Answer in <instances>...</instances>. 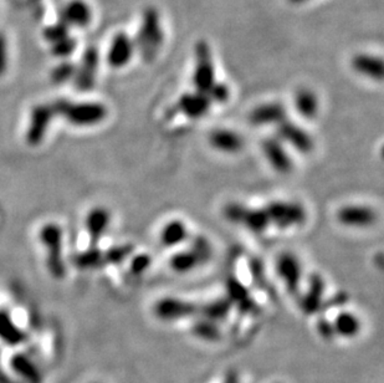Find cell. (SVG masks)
Wrapping results in <instances>:
<instances>
[{
    "mask_svg": "<svg viewBox=\"0 0 384 383\" xmlns=\"http://www.w3.org/2000/svg\"><path fill=\"white\" fill-rule=\"evenodd\" d=\"M135 46L136 52L141 55L146 63H150L157 58L164 41L161 15L156 8H147L142 13L141 25L138 29Z\"/></svg>",
    "mask_w": 384,
    "mask_h": 383,
    "instance_id": "1",
    "label": "cell"
},
{
    "mask_svg": "<svg viewBox=\"0 0 384 383\" xmlns=\"http://www.w3.org/2000/svg\"><path fill=\"white\" fill-rule=\"evenodd\" d=\"M55 113L76 127H92L100 124L107 117V107L96 101L74 102L70 100H58L52 105Z\"/></svg>",
    "mask_w": 384,
    "mask_h": 383,
    "instance_id": "2",
    "label": "cell"
},
{
    "mask_svg": "<svg viewBox=\"0 0 384 383\" xmlns=\"http://www.w3.org/2000/svg\"><path fill=\"white\" fill-rule=\"evenodd\" d=\"M223 217L230 224L247 229L255 235L267 233L270 221L264 207L255 208L241 201H229L223 208Z\"/></svg>",
    "mask_w": 384,
    "mask_h": 383,
    "instance_id": "3",
    "label": "cell"
},
{
    "mask_svg": "<svg viewBox=\"0 0 384 383\" xmlns=\"http://www.w3.org/2000/svg\"><path fill=\"white\" fill-rule=\"evenodd\" d=\"M264 209L269 217L270 227L280 230L302 227L308 218L306 207L300 201L276 199L269 201Z\"/></svg>",
    "mask_w": 384,
    "mask_h": 383,
    "instance_id": "4",
    "label": "cell"
},
{
    "mask_svg": "<svg viewBox=\"0 0 384 383\" xmlns=\"http://www.w3.org/2000/svg\"><path fill=\"white\" fill-rule=\"evenodd\" d=\"M194 90L207 92L216 83L215 66L212 49L207 41H198L194 47V69L192 75Z\"/></svg>",
    "mask_w": 384,
    "mask_h": 383,
    "instance_id": "5",
    "label": "cell"
},
{
    "mask_svg": "<svg viewBox=\"0 0 384 383\" xmlns=\"http://www.w3.org/2000/svg\"><path fill=\"white\" fill-rule=\"evenodd\" d=\"M276 274L291 295H297L304 278L302 263L296 254L282 252L275 263Z\"/></svg>",
    "mask_w": 384,
    "mask_h": 383,
    "instance_id": "6",
    "label": "cell"
},
{
    "mask_svg": "<svg viewBox=\"0 0 384 383\" xmlns=\"http://www.w3.org/2000/svg\"><path fill=\"white\" fill-rule=\"evenodd\" d=\"M336 219L341 226L351 229H367L377 223L378 213L368 204L352 203L342 206L336 213Z\"/></svg>",
    "mask_w": 384,
    "mask_h": 383,
    "instance_id": "7",
    "label": "cell"
},
{
    "mask_svg": "<svg viewBox=\"0 0 384 383\" xmlns=\"http://www.w3.org/2000/svg\"><path fill=\"white\" fill-rule=\"evenodd\" d=\"M276 137L280 138L287 147H291L301 155H310L315 150L313 135L301 124L293 122L289 118L276 127Z\"/></svg>",
    "mask_w": 384,
    "mask_h": 383,
    "instance_id": "8",
    "label": "cell"
},
{
    "mask_svg": "<svg viewBox=\"0 0 384 383\" xmlns=\"http://www.w3.org/2000/svg\"><path fill=\"white\" fill-rule=\"evenodd\" d=\"M261 152L267 164L279 175H290L293 171V160L286 144L278 137H267L261 141Z\"/></svg>",
    "mask_w": 384,
    "mask_h": 383,
    "instance_id": "9",
    "label": "cell"
},
{
    "mask_svg": "<svg viewBox=\"0 0 384 383\" xmlns=\"http://www.w3.org/2000/svg\"><path fill=\"white\" fill-rule=\"evenodd\" d=\"M199 305L188 300L167 296L158 300L155 305V315L164 322H173L184 318H196Z\"/></svg>",
    "mask_w": 384,
    "mask_h": 383,
    "instance_id": "10",
    "label": "cell"
},
{
    "mask_svg": "<svg viewBox=\"0 0 384 383\" xmlns=\"http://www.w3.org/2000/svg\"><path fill=\"white\" fill-rule=\"evenodd\" d=\"M98 67H100L98 49L95 46H89L82 54L78 65H76L75 76L72 78L78 90L89 91L95 87L98 81Z\"/></svg>",
    "mask_w": 384,
    "mask_h": 383,
    "instance_id": "11",
    "label": "cell"
},
{
    "mask_svg": "<svg viewBox=\"0 0 384 383\" xmlns=\"http://www.w3.org/2000/svg\"><path fill=\"white\" fill-rule=\"evenodd\" d=\"M52 105H36L34 106L29 124L26 129V141L33 146H38L45 138L49 127L52 124V117L55 116Z\"/></svg>",
    "mask_w": 384,
    "mask_h": 383,
    "instance_id": "12",
    "label": "cell"
},
{
    "mask_svg": "<svg viewBox=\"0 0 384 383\" xmlns=\"http://www.w3.org/2000/svg\"><path fill=\"white\" fill-rule=\"evenodd\" d=\"M208 143L209 146L216 152L234 156L244 150L245 138L238 131L227 127H218L210 131L208 135Z\"/></svg>",
    "mask_w": 384,
    "mask_h": 383,
    "instance_id": "13",
    "label": "cell"
},
{
    "mask_svg": "<svg viewBox=\"0 0 384 383\" xmlns=\"http://www.w3.org/2000/svg\"><path fill=\"white\" fill-rule=\"evenodd\" d=\"M249 122L255 127H278L281 122L289 118L286 106L279 101L264 102L258 105L249 113Z\"/></svg>",
    "mask_w": 384,
    "mask_h": 383,
    "instance_id": "14",
    "label": "cell"
},
{
    "mask_svg": "<svg viewBox=\"0 0 384 383\" xmlns=\"http://www.w3.org/2000/svg\"><path fill=\"white\" fill-rule=\"evenodd\" d=\"M41 241L47 248L49 258L47 267L54 276H61L64 274V264L61 258V229L58 226L47 224L41 230Z\"/></svg>",
    "mask_w": 384,
    "mask_h": 383,
    "instance_id": "15",
    "label": "cell"
},
{
    "mask_svg": "<svg viewBox=\"0 0 384 383\" xmlns=\"http://www.w3.org/2000/svg\"><path fill=\"white\" fill-rule=\"evenodd\" d=\"M177 111L189 120H201L207 116L213 104L205 92L190 91L183 94L176 104Z\"/></svg>",
    "mask_w": 384,
    "mask_h": 383,
    "instance_id": "16",
    "label": "cell"
},
{
    "mask_svg": "<svg viewBox=\"0 0 384 383\" xmlns=\"http://www.w3.org/2000/svg\"><path fill=\"white\" fill-rule=\"evenodd\" d=\"M326 283L322 275L319 273H313L308 278L306 292H304L300 307L301 311L307 316L315 315L322 309L324 301H325Z\"/></svg>",
    "mask_w": 384,
    "mask_h": 383,
    "instance_id": "17",
    "label": "cell"
},
{
    "mask_svg": "<svg viewBox=\"0 0 384 383\" xmlns=\"http://www.w3.org/2000/svg\"><path fill=\"white\" fill-rule=\"evenodd\" d=\"M135 52V41L130 35L121 32L116 34L112 39L107 52V63L113 69H124L130 64Z\"/></svg>",
    "mask_w": 384,
    "mask_h": 383,
    "instance_id": "18",
    "label": "cell"
},
{
    "mask_svg": "<svg viewBox=\"0 0 384 383\" xmlns=\"http://www.w3.org/2000/svg\"><path fill=\"white\" fill-rule=\"evenodd\" d=\"M71 28L82 29L90 25L92 9L85 0H69L59 10V19Z\"/></svg>",
    "mask_w": 384,
    "mask_h": 383,
    "instance_id": "19",
    "label": "cell"
},
{
    "mask_svg": "<svg viewBox=\"0 0 384 383\" xmlns=\"http://www.w3.org/2000/svg\"><path fill=\"white\" fill-rule=\"evenodd\" d=\"M227 299L231 303L233 307H236L242 314L256 315L260 311L259 306L255 303L248 287L240 280L230 278L227 281Z\"/></svg>",
    "mask_w": 384,
    "mask_h": 383,
    "instance_id": "20",
    "label": "cell"
},
{
    "mask_svg": "<svg viewBox=\"0 0 384 383\" xmlns=\"http://www.w3.org/2000/svg\"><path fill=\"white\" fill-rule=\"evenodd\" d=\"M351 67L356 74L373 81H382L383 78V60L377 55L365 52L356 54L352 58Z\"/></svg>",
    "mask_w": 384,
    "mask_h": 383,
    "instance_id": "21",
    "label": "cell"
},
{
    "mask_svg": "<svg viewBox=\"0 0 384 383\" xmlns=\"http://www.w3.org/2000/svg\"><path fill=\"white\" fill-rule=\"evenodd\" d=\"M293 107L302 118L315 120L321 107L319 95L310 87H300L293 95Z\"/></svg>",
    "mask_w": 384,
    "mask_h": 383,
    "instance_id": "22",
    "label": "cell"
},
{
    "mask_svg": "<svg viewBox=\"0 0 384 383\" xmlns=\"http://www.w3.org/2000/svg\"><path fill=\"white\" fill-rule=\"evenodd\" d=\"M190 233L189 228L181 219H172L167 221L159 233V241L163 247L178 248L182 247L188 241Z\"/></svg>",
    "mask_w": 384,
    "mask_h": 383,
    "instance_id": "23",
    "label": "cell"
},
{
    "mask_svg": "<svg viewBox=\"0 0 384 383\" xmlns=\"http://www.w3.org/2000/svg\"><path fill=\"white\" fill-rule=\"evenodd\" d=\"M85 226L91 243L95 245L104 234L107 233L109 228L111 226V213L107 209L101 207L92 209L86 217Z\"/></svg>",
    "mask_w": 384,
    "mask_h": 383,
    "instance_id": "24",
    "label": "cell"
},
{
    "mask_svg": "<svg viewBox=\"0 0 384 383\" xmlns=\"http://www.w3.org/2000/svg\"><path fill=\"white\" fill-rule=\"evenodd\" d=\"M12 370L24 383H43V375L32 358L23 353L14 355L10 360Z\"/></svg>",
    "mask_w": 384,
    "mask_h": 383,
    "instance_id": "25",
    "label": "cell"
},
{
    "mask_svg": "<svg viewBox=\"0 0 384 383\" xmlns=\"http://www.w3.org/2000/svg\"><path fill=\"white\" fill-rule=\"evenodd\" d=\"M231 310H233L231 303L227 299V296H224V298H218V299L208 301L203 305H199L198 316L210 320L216 324H221L222 321H225L230 316Z\"/></svg>",
    "mask_w": 384,
    "mask_h": 383,
    "instance_id": "26",
    "label": "cell"
},
{
    "mask_svg": "<svg viewBox=\"0 0 384 383\" xmlns=\"http://www.w3.org/2000/svg\"><path fill=\"white\" fill-rule=\"evenodd\" d=\"M333 330L336 336L343 338H356L361 332L362 322L356 314L351 311H341L332 321Z\"/></svg>",
    "mask_w": 384,
    "mask_h": 383,
    "instance_id": "27",
    "label": "cell"
},
{
    "mask_svg": "<svg viewBox=\"0 0 384 383\" xmlns=\"http://www.w3.org/2000/svg\"><path fill=\"white\" fill-rule=\"evenodd\" d=\"M201 267H203L202 263L188 247L178 250L170 256V267L174 273L189 274Z\"/></svg>",
    "mask_w": 384,
    "mask_h": 383,
    "instance_id": "28",
    "label": "cell"
},
{
    "mask_svg": "<svg viewBox=\"0 0 384 383\" xmlns=\"http://www.w3.org/2000/svg\"><path fill=\"white\" fill-rule=\"evenodd\" d=\"M0 340L10 346H16L25 340V333L14 324L13 318L5 311H0Z\"/></svg>",
    "mask_w": 384,
    "mask_h": 383,
    "instance_id": "29",
    "label": "cell"
},
{
    "mask_svg": "<svg viewBox=\"0 0 384 383\" xmlns=\"http://www.w3.org/2000/svg\"><path fill=\"white\" fill-rule=\"evenodd\" d=\"M185 244L193 253L196 254V258L202 263V265L208 264L214 255V247H213L212 241L202 234L190 235Z\"/></svg>",
    "mask_w": 384,
    "mask_h": 383,
    "instance_id": "30",
    "label": "cell"
},
{
    "mask_svg": "<svg viewBox=\"0 0 384 383\" xmlns=\"http://www.w3.org/2000/svg\"><path fill=\"white\" fill-rule=\"evenodd\" d=\"M198 320L192 326V332L196 338L209 341V342H215L216 340L221 338V329L219 324L213 322L207 318L198 316Z\"/></svg>",
    "mask_w": 384,
    "mask_h": 383,
    "instance_id": "31",
    "label": "cell"
},
{
    "mask_svg": "<svg viewBox=\"0 0 384 383\" xmlns=\"http://www.w3.org/2000/svg\"><path fill=\"white\" fill-rule=\"evenodd\" d=\"M70 28L64 24L63 21L58 20L56 23H54L52 25L46 26L43 32V36L45 39L46 43H49L50 45L58 43L60 40L65 39L67 36H70Z\"/></svg>",
    "mask_w": 384,
    "mask_h": 383,
    "instance_id": "32",
    "label": "cell"
},
{
    "mask_svg": "<svg viewBox=\"0 0 384 383\" xmlns=\"http://www.w3.org/2000/svg\"><path fill=\"white\" fill-rule=\"evenodd\" d=\"M133 253V247L131 244L117 245L110 249L109 252L104 254V263L118 265L128 259Z\"/></svg>",
    "mask_w": 384,
    "mask_h": 383,
    "instance_id": "33",
    "label": "cell"
},
{
    "mask_svg": "<svg viewBox=\"0 0 384 383\" xmlns=\"http://www.w3.org/2000/svg\"><path fill=\"white\" fill-rule=\"evenodd\" d=\"M76 65L70 61H61L59 65L55 66L52 72V80L54 84H65L66 81L72 80L75 76Z\"/></svg>",
    "mask_w": 384,
    "mask_h": 383,
    "instance_id": "34",
    "label": "cell"
},
{
    "mask_svg": "<svg viewBox=\"0 0 384 383\" xmlns=\"http://www.w3.org/2000/svg\"><path fill=\"white\" fill-rule=\"evenodd\" d=\"M212 104L213 105H224L227 104L229 98L231 96V91L230 87L225 83H219L216 81L210 90L207 92Z\"/></svg>",
    "mask_w": 384,
    "mask_h": 383,
    "instance_id": "35",
    "label": "cell"
},
{
    "mask_svg": "<svg viewBox=\"0 0 384 383\" xmlns=\"http://www.w3.org/2000/svg\"><path fill=\"white\" fill-rule=\"evenodd\" d=\"M76 47H78V41L70 35L65 39L60 40L58 43L52 44V55L60 58H69V56H71L72 52L76 50Z\"/></svg>",
    "mask_w": 384,
    "mask_h": 383,
    "instance_id": "36",
    "label": "cell"
},
{
    "mask_svg": "<svg viewBox=\"0 0 384 383\" xmlns=\"http://www.w3.org/2000/svg\"><path fill=\"white\" fill-rule=\"evenodd\" d=\"M150 265H152V258H150V254H136L131 259V273L133 274L135 276H141L150 270Z\"/></svg>",
    "mask_w": 384,
    "mask_h": 383,
    "instance_id": "37",
    "label": "cell"
},
{
    "mask_svg": "<svg viewBox=\"0 0 384 383\" xmlns=\"http://www.w3.org/2000/svg\"><path fill=\"white\" fill-rule=\"evenodd\" d=\"M102 263H104V254L101 253L98 248L81 254L78 258V264L82 267H98Z\"/></svg>",
    "mask_w": 384,
    "mask_h": 383,
    "instance_id": "38",
    "label": "cell"
},
{
    "mask_svg": "<svg viewBox=\"0 0 384 383\" xmlns=\"http://www.w3.org/2000/svg\"><path fill=\"white\" fill-rule=\"evenodd\" d=\"M316 329H317L319 336L326 341H331L336 336L335 330H333L332 321H328L327 318H319L316 324Z\"/></svg>",
    "mask_w": 384,
    "mask_h": 383,
    "instance_id": "39",
    "label": "cell"
},
{
    "mask_svg": "<svg viewBox=\"0 0 384 383\" xmlns=\"http://www.w3.org/2000/svg\"><path fill=\"white\" fill-rule=\"evenodd\" d=\"M9 52H8V41L5 35L0 32V76H3L8 69Z\"/></svg>",
    "mask_w": 384,
    "mask_h": 383,
    "instance_id": "40",
    "label": "cell"
},
{
    "mask_svg": "<svg viewBox=\"0 0 384 383\" xmlns=\"http://www.w3.org/2000/svg\"><path fill=\"white\" fill-rule=\"evenodd\" d=\"M224 383H241L240 377L234 371H230L227 373Z\"/></svg>",
    "mask_w": 384,
    "mask_h": 383,
    "instance_id": "41",
    "label": "cell"
},
{
    "mask_svg": "<svg viewBox=\"0 0 384 383\" xmlns=\"http://www.w3.org/2000/svg\"><path fill=\"white\" fill-rule=\"evenodd\" d=\"M0 383H16L14 382L10 377L8 376L7 372L3 370L1 364H0Z\"/></svg>",
    "mask_w": 384,
    "mask_h": 383,
    "instance_id": "42",
    "label": "cell"
}]
</instances>
